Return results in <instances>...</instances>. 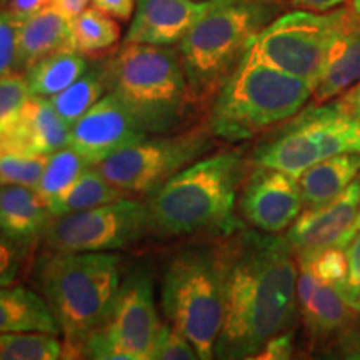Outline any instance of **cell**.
<instances>
[{"mask_svg":"<svg viewBox=\"0 0 360 360\" xmlns=\"http://www.w3.org/2000/svg\"><path fill=\"white\" fill-rule=\"evenodd\" d=\"M225 312L217 359H255L270 339L289 332L297 307V260L277 233L238 232L219 244Z\"/></svg>","mask_w":360,"mask_h":360,"instance_id":"cell-1","label":"cell"},{"mask_svg":"<svg viewBox=\"0 0 360 360\" xmlns=\"http://www.w3.org/2000/svg\"><path fill=\"white\" fill-rule=\"evenodd\" d=\"M122 272V255L114 252L45 250L35 259V283L62 328L65 359L80 357L85 339L105 321Z\"/></svg>","mask_w":360,"mask_h":360,"instance_id":"cell-2","label":"cell"},{"mask_svg":"<svg viewBox=\"0 0 360 360\" xmlns=\"http://www.w3.org/2000/svg\"><path fill=\"white\" fill-rule=\"evenodd\" d=\"M242 172L238 155L220 152L174 175L147 199L152 236H231L238 229L233 209Z\"/></svg>","mask_w":360,"mask_h":360,"instance_id":"cell-3","label":"cell"},{"mask_svg":"<svg viewBox=\"0 0 360 360\" xmlns=\"http://www.w3.org/2000/svg\"><path fill=\"white\" fill-rule=\"evenodd\" d=\"M107 74L109 92L148 135L179 132L199 109L182 56L170 45L125 44L107 62Z\"/></svg>","mask_w":360,"mask_h":360,"instance_id":"cell-4","label":"cell"},{"mask_svg":"<svg viewBox=\"0 0 360 360\" xmlns=\"http://www.w3.org/2000/svg\"><path fill=\"white\" fill-rule=\"evenodd\" d=\"M314 90L310 80L287 74L247 51L214 96L207 127L222 141H247L299 114Z\"/></svg>","mask_w":360,"mask_h":360,"instance_id":"cell-5","label":"cell"},{"mask_svg":"<svg viewBox=\"0 0 360 360\" xmlns=\"http://www.w3.org/2000/svg\"><path fill=\"white\" fill-rule=\"evenodd\" d=\"M272 13L274 6L265 0H210L209 8L179 42L197 105L212 102Z\"/></svg>","mask_w":360,"mask_h":360,"instance_id":"cell-6","label":"cell"},{"mask_svg":"<svg viewBox=\"0 0 360 360\" xmlns=\"http://www.w3.org/2000/svg\"><path fill=\"white\" fill-rule=\"evenodd\" d=\"M162 309L170 323L191 340L197 357H215L225 312L219 245L187 249L170 260L162 282Z\"/></svg>","mask_w":360,"mask_h":360,"instance_id":"cell-7","label":"cell"},{"mask_svg":"<svg viewBox=\"0 0 360 360\" xmlns=\"http://www.w3.org/2000/svg\"><path fill=\"white\" fill-rule=\"evenodd\" d=\"M345 152H360V120L344 98L297 114L254 154L255 167L294 175Z\"/></svg>","mask_w":360,"mask_h":360,"instance_id":"cell-8","label":"cell"},{"mask_svg":"<svg viewBox=\"0 0 360 360\" xmlns=\"http://www.w3.org/2000/svg\"><path fill=\"white\" fill-rule=\"evenodd\" d=\"M209 127L147 135L97 165L112 186L127 195H150L212 147Z\"/></svg>","mask_w":360,"mask_h":360,"instance_id":"cell-9","label":"cell"},{"mask_svg":"<svg viewBox=\"0 0 360 360\" xmlns=\"http://www.w3.org/2000/svg\"><path fill=\"white\" fill-rule=\"evenodd\" d=\"M162 322L147 274H130L120 283L109 315L85 339L80 357L96 360H152Z\"/></svg>","mask_w":360,"mask_h":360,"instance_id":"cell-10","label":"cell"},{"mask_svg":"<svg viewBox=\"0 0 360 360\" xmlns=\"http://www.w3.org/2000/svg\"><path fill=\"white\" fill-rule=\"evenodd\" d=\"M345 24L347 7L322 13H283L255 35L247 51L287 74L315 84L332 40Z\"/></svg>","mask_w":360,"mask_h":360,"instance_id":"cell-11","label":"cell"},{"mask_svg":"<svg viewBox=\"0 0 360 360\" xmlns=\"http://www.w3.org/2000/svg\"><path fill=\"white\" fill-rule=\"evenodd\" d=\"M147 202L125 199L67 215L51 217L40 244L56 252H110L150 236Z\"/></svg>","mask_w":360,"mask_h":360,"instance_id":"cell-12","label":"cell"},{"mask_svg":"<svg viewBox=\"0 0 360 360\" xmlns=\"http://www.w3.org/2000/svg\"><path fill=\"white\" fill-rule=\"evenodd\" d=\"M148 134L139 127L132 114L114 92H107L70 127L69 146L85 157L92 167Z\"/></svg>","mask_w":360,"mask_h":360,"instance_id":"cell-13","label":"cell"},{"mask_svg":"<svg viewBox=\"0 0 360 360\" xmlns=\"http://www.w3.org/2000/svg\"><path fill=\"white\" fill-rule=\"evenodd\" d=\"M304 199L294 175L255 167L242 192L240 210L247 222L265 233H281L302 212Z\"/></svg>","mask_w":360,"mask_h":360,"instance_id":"cell-14","label":"cell"},{"mask_svg":"<svg viewBox=\"0 0 360 360\" xmlns=\"http://www.w3.org/2000/svg\"><path fill=\"white\" fill-rule=\"evenodd\" d=\"M360 182H352L337 199L322 207H307L290 225L287 240L297 262H312L330 247H340L357 219Z\"/></svg>","mask_w":360,"mask_h":360,"instance_id":"cell-15","label":"cell"},{"mask_svg":"<svg viewBox=\"0 0 360 360\" xmlns=\"http://www.w3.org/2000/svg\"><path fill=\"white\" fill-rule=\"evenodd\" d=\"M70 125L57 114L47 97L32 96L17 120L0 134V152L51 155L69 146Z\"/></svg>","mask_w":360,"mask_h":360,"instance_id":"cell-16","label":"cell"},{"mask_svg":"<svg viewBox=\"0 0 360 360\" xmlns=\"http://www.w3.org/2000/svg\"><path fill=\"white\" fill-rule=\"evenodd\" d=\"M210 0H139L125 44H179L209 8Z\"/></svg>","mask_w":360,"mask_h":360,"instance_id":"cell-17","label":"cell"},{"mask_svg":"<svg viewBox=\"0 0 360 360\" xmlns=\"http://www.w3.org/2000/svg\"><path fill=\"white\" fill-rule=\"evenodd\" d=\"M72 45V17L56 6L45 7L17 24L15 70H27L40 58Z\"/></svg>","mask_w":360,"mask_h":360,"instance_id":"cell-18","label":"cell"},{"mask_svg":"<svg viewBox=\"0 0 360 360\" xmlns=\"http://www.w3.org/2000/svg\"><path fill=\"white\" fill-rule=\"evenodd\" d=\"M51 217L47 204L34 187L0 186V231L20 244L34 249Z\"/></svg>","mask_w":360,"mask_h":360,"instance_id":"cell-19","label":"cell"},{"mask_svg":"<svg viewBox=\"0 0 360 360\" xmlns=\"http://www.w3.org/2000/svg\"><path fill=\"white\" fill-rule=\"evenodd\" d=\"M360 82V29L349 22L332 40L315 82L314 98L328 102Z\"/></svg>","mask_w":360,"mask_h":360,"instance_id":"cell-20","label":"cell"},{"mask_svg":"<svg viewBox=\"0 0 360 360\" xmlns=\"http://www.w3.org/2000/svg\"><path fill=\"white\" fill-rule=\"evenodd\" d=\"M47 332L60 335L62 328L42 294L22 285L0 287V334Z\"/></svg>","mask_w":360,"mask_h":360,"instance_id":"cell-21","label":"cell"},{"mask_svg":"<svg viewBox=\"0 0 360 360\" xmlns=\"http://www.w3.org/2000/svg\"><path fill=\"white\" fill-rule=\"evenodd\" d=\"M360 172V152H345L321 160L297 177L307 207H322L340 195Z\"/></svg>","mask_w":360,"mask_h":360,"instance_id":"cell-22","label":"cell"},{"mask_svg":"<svg viewBox=\"0 0 360 360\" xmlns=\"http://www.w3.org/2000/svg\"><path fill=\"white\" fill-rule=\"evenodd\" d=\"M87 58L74 47L40 58L24 72L32 96L52 97L74 84L87 70Z\"/></svg>","mask_w":360,"mask_h":360,"instance_id":"cell-23","label":"cell"},{"mask_svg":"<svg viewBox=\"0 0 360 360\" xmlns=\"http://www.w3.org/2000/svg\"><path fill=\"white\" fill-rule=\"evenodd\" d=\"M125 197H129L127 193L112 186L97 167H90L80 174L60 195L47 202V207L52 217H57V215L82 212Z\"/></svg>","mask_w":360,"mask_h":360,"instance_id":"cell-24","label":"cell"},{"mask_svg":"<svg viewBox=\"0 0 360 360\" xmlns=\"http://www.w3.org/2000/svg\"><path fill=\"white\" fill-rule=\"evenodd\" d=\"M107 92H109V74H107L105 62L102 65L92 67L90 70L87 69L74 84L47 98L57 114L72 127Z\"/></svg>","mask_w":360,"mask_h":360,"instance_id":"cell-25","label":"cell"},{"mask_svg":"<svg viewBox=\"0 0 360 360\" xmlns=\"http://www.w3.org/2000/svg\"><path fill=\"white\" fill-rule=\"evenodd\" d=\"M357 312L337 283H321L312 299L302 309L305 323L315 335H326L337 330Z\"/></svg>","mask_w":360,"mask_h":360,"instance_id":"cell-26","label":"cell"},{"mask_svg":"<svg viewBox=\"0 0 360 360\" xmlns=\"http://www.w3.org/2000/svg\"><path fill=\"white\" fill-rule=\"evenodd\" d=\"M120 39V25L109 13L85 7L72 17V45L84 56H101L110 51Z\"/></svg>","mask_w":360,"mask_h":360,"instance_id":"cell-27","label":"cell"},{"mask_svg":"<svg viewBox=\"0 0 360 360\" xmlns=\"http://www.w3.org/2000/svg\"><path fill=\"white\" fill-rule=\"evenodd\" d=\"M65 359L64 340L47 332L0 334V360H58Z\"/></svg>","mask_w":360,"mask_h":360,"instance_id":"cell-28","label":"cell"},{"mask_svg":"<svg viewBox=\"0 0 360 360\" xmlns=\"http://www.w3.org/2000/svg\"><path fill=\"white\" fill-rule=\"evenodd\" d=\"M90 167L92 165L75 148H72L70 146L58 148V150L49 155L44 174L35 191L47 204V202L56 199L57 195H60L80 174Z\"/></svg>","mask_w":360,"mask_h":360,"instance_id":"cell-29","label":"cell"},{"mask_svg":"<svg viewBox=\"0 0 360 360\" xmlns=\"http://www.w3.org/2000/svg\"><path fill=\"white\" fill-rule=\"evenodd\" d=\"M49 155L0 152V184L37 187Z\"/></svg>","mask_w":360,"mask_h":360,"instance_id":"cell-30","label":"cell"},{"mask_svg":"<svg viewBox=\"0 0 360 360\" xmlns=\"http://www.w3.org/2000/svg\"><path fill=\"white\" fill-rule=\"evenodd\" d=\"M30 97L32 92L22 72L12 70L0 77V134L15 122Z\"/></svg>","mask_w":360,"mask_h":360,"instance_id":"cell-31","label":"cell"},{"mask_svg":"<svg viewBox=\"0 0 360 360\" xmlns=\"http://www.w3.org/2000/svg\"><path fill=\"white\" fill-rule=\"evenodd\" d=\"M30 252L32 247L20 244L0 231V287L12 285L20 277L30 259Z\"/></svg>","mask_w":360,"mask_h":360,"instance_id":"cell-32","label":"cell"},{"mask_svg":"<svg viewBox=\"0 0 360 360\" xmlns=\"http://www.w3.org/2000/svg\"><path fill=\"white\" fill-rule=\"evenodd\" d=\"M197 357L195 349L177 327L172 323H162L152 360H193Z\"/></svg>","mask_w":360,"mask_h":360,"instance_id":"cell-33","label":"cell"},{"mask_svg":"<svg viewBox=\"0 0 360 360\" xmlns=\"http://www.w3.org/2000/svg\"><path fill=\"white\" fill-rule=\"evenodd\" d=\"M314 270L323 283H337L342 285L347 278L349 260L345 249L342 247H330L323 250L312 260Z\"/></svg>","mask_w":360,"mask_h":360,"instance_id":"cell-34","label":"cell"},{"mask_svg":"<svg viewBox=\"0 0 360 360\" xmlns=\"http://www.w3.org/2000/svg\"><path fill=\"white\" fill-rule=\"evenodd\" d=\"M17 22L6 8H0V77L15 70Z\"/></svg>","mask_w":360,"mask_h":360,"instance_id":"cell-35","label":"cell"},{"mask_svg":"<svg viewBox=\"0 0 360 360\" xmlns=\"http://www.w3.org/2000/svg\"><path fill=\"white\" fill-rule=\"evenodd\" d=\"M345 254H347L349 260V270L347 278L345 282L339 285L344 290L345 297L350 302V305L357 310H360V231L355 233L350 244L345 247Z\"/></svg>","mask_w":360,"mask_h":360,"instance_id":"cell-36","label":"cell"},{"mask_svg":"<svg viewBox=\"0 0 360 360\" xmlns=\"http://www.w3.org/2000/svg\"><path fill=\"white\" fill-rule=\"evenodd\" d=\"M297 269H299L297 272V300H299V307L304 309L322 281L315 274L312 262H297Z\"/></svg>","mask_w":360,"mask_h":360,"instance_id":"cell-37","label":"cell"},{"mask_svg":"<svg viewBox=\"0 0 360 360\" xmlns=\"http://www.w3.org/2000/svg\"><path fill=\"white\" fill-rule=\"evenodd\" d=\"M292 355V332H283V334L270 339L264 349L260 350L255 359H267V360H283L290 359Z\"/></svg>","mask_w":360,"mask_h":360,"instance_id":"cell-38","label":"cell"},{"mask_svg":"<svg viewBox=\"0 0 360 360\" xmlns=\"http://www.w3.org/2000/svg\"><path fill=\"white\" fill-rule=\"evenodd\" d=\"M49 6H53V0H8L4 8L19 24V22L29 19Z\"/></svg>","mask_w":360,"mask_h":360,"instance_id":"cell-39","label":"cell"},{"mask_svg":"<svg viewBox=\"0 0 360 360\" xmlns=\"http://www.w3.org/2000/svg\"><path fill=\"white\" fill-rule=\"evenodd\" d=\"M139 0H92V6L119 20H129Z\"/></svg>","mask_w":360,"mask_h":360,"instance_id":"cell-40","label":"cell"},{"mask_svg":"<svg viewBox=\"0 0 360 360\" xmlns=\"http://www.w3.org/2000/svg\"><path fill=\"white\" fill-rule=\"evenodd\" d=\"M295 7H300L302 11L310 12H330L334 8L344 6L345 2L350 0H290Z\"/></svg>","mask_w":360,"mask_h":360,"instance_id":"cell-41","label":"cell"},{"mask_svg":"<svg viewBox=\"0 0 360 360\" xmlns=\"http://www.w3.org/2000/svg\"><path fill=\"white\" fill-rule=\"evenodd\" d=\"M89 0H53V6L65 12L69 17H75L87 7Z\"/></svg>","mask_w":360,"mask_h":360,"instance_id":"cell-42","label":"cell"},{"mask_svg":"<svg viewBox=\"0 0 360 360\" xmlns=\"http://www.w3.org/2000/svg\"><path fill=\"white\" fill-rule=\"evenodd\" d=\"M344 102L347 103V107L352 110V114L360 120V82L355 84L350 90H347Z\"/></svg>","mask_w":360,"mask_h":360,"instance_id":"cell-43","label":"cell"},{"mask_svg":"<svg viewBox=\"0 0 360 360\" xmlns=\"http://www.w3.org/2000/svg\"><path fill=\"white\" fill-rule=\"evenodd\" d=\"M349 13V22L354 27L360 29V0H350V6L347 7Z\"/></svg>","mask_w":360,"mask_h":360,"instance_id":"cell-44","label":"cell"},{"mask_svg":"<svg viewBox=\"0 0 360 360\" xmlns=\"http://www.w3.org/2000/svg\"><path fill=\"white\" fill-rule=\"evenodd\" d=\"M359 182H360V180H359ZM359 231H360V205H359V214H357V219H355V222H354V225H352V229H350V232L347 233V236H345L344 240H342V244H340L342 249H345V247H347V245L350 244V240H352L354 236H355V233H357Z\"/></svg>","mask_w":360,"mask_h":360,"instance_id":"cell-45","label":"cell"},{"mask_svg":"<svg viewBox=\"0 0 360 360\" xmlns=\"http://www.w3.org/2000/svg\"><path fill=\"white\" fill-rule=\"evenodd\" d=\"M8 2V0H0V8H4L6 7V4Z\"/></svg>","mask_w":360,"mask_h":360,"instance_id":"cell-46","label":"cell"},{"mask_svg":"<svg viewBox=\"0 0 360 360\" xmlns=\"http://www.w3.org/2000/svg\"><path fill=\"white\" fill-rule=\"evenodd\" d=\"M0 186H2V184H0Z\"/></svg>","mask_w":360,"mask_h":360,"instance_id":"cell-47","label":"cell"}]
</instances>
